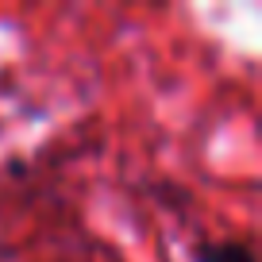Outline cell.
Here are the masks:
<instances>
[{"instance_id":"cell-1","label":"cell","mask_w":262,"mask_h":262,"mask_svg":"<svg viewBox=\"0 0 262 262\" xmlns=\"http://www.w3.org/2000/svg\"><path fill=\"white\" fill-rule=\"evenodd\" d=\"M193 258L196 262H254V251L239 239H208V243H196Z\"/></svg>"}]
</instances>
